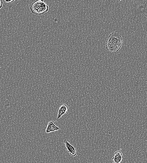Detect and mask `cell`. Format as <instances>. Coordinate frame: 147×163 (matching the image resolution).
<instances>
[{"label": "cell", "mask_w": 147, "mask_h": 163, "mask_svg": "<svg viewBox=\"0 0 147 163\" xmlns=\"http://www.w3.org/2000/svg\"><path fill=\"white\" fill-rule=\"evenodd\" d=\"M30 9L33 14L41 15L48 11L49 7L43 1L37 0L32 3Z\"/></svg>", "instance_id": "1"}, {"label": "cell", "mask_w": 147, "mask_h": 163, "mask_svg": "<svg viewBox=\"0 0 147 163\" xmlns=\"http://www.w3.org/2000/svg\"><path fill=\"white\" fill-rule=\"evenodd\" d=\"M106 42L122 46L123 40L122 37L118 33L112 32L110 34Z\"/></svg>", "instance_id": "2"}, {"label": "cell", "mask_w": 147, "mask_h": 163, "mask_svg": "<svg viewBox=\"0 0 147 163\" xmlns=\"http://www.w3.org/2000/svg\"><path fill=\"white\" fill-rule=\"evenodd\" d=\"M70 141L68 139H65L64 144L70 155L75 157L77 155V150L70 144Z\"/></svg>", "instance_id": "3"}, {"label": "cell", "mask_w": 147, "mask_h": 163, "mask_svg": "<svg viewBox=\"0 0 147 163\" xmlns=\"http://www.w3.org/2000/svg\"><path fill=\"white\" fill-rule=\"evenodd\" d=\"M60 128L55 125V122L53 120L48 122L47 127L45 130L46 133L48 134L50 132L57 131Z\"/></svg>", "instance_id": "4"}, {"label": "cell", "mask_w": 147, "mask_h": 163, "mask_svg": "<svg viewBox=\"0 0 147 163\" xmlns=\"http://www.w3.org/2000/svg\"><path fill=\"white\" fill-rule=\"evenodd\" d=\"M106 49L111 52H118L122 46L113 44L109 43H106Z\"/></svg>", "instance_id": "5"}, {"label": "cell", "mask_w": 147, "mask_h": 163, "mask_svg": "<svg viewBox=\"0 0 147 163\" xmlns=\"http://www.w3.org/2000/svg\"><path fill=\"white\" fill-rule=\"evenodd\" d=\"M123 154L120 151L116 152L112 159L113 163H120L122 160Z\"/></svg>", "instance_id": "6"}, {"label": "cell", "mask_w": 147, "mask_h": 163, "mask_svg": "<svg viewBox=\"0 0 147 163\" xmlns=\"http://www.w3.org/2000/svg\"><path fill=\"white\" fill-rule=\"evenodd\" d=\"M68 108V106L65 104H63L60 106L57 115V119L61 118L63 115L67 113Z\"/></svg>", "instance_id": "7"}, {"label": "cell", "mask_w": 147, "mask_h": 163, "mask_svg": "<svg viewBox=\"0 0 147 163\" xmlns=\"http://www.w3.org/2000/svg\"><path fill=\"white\" fill-rule=\"evenodd\" d=\"M3 3L1 0H0V10H1L2 7Z\"/></svg>", "instance_id": "8"}, {"label": "cell", "mask_w": 147, "mask_h": 163, "mask_svg": "<svg viewBox=\"0 0 147 163\" xmlns=\"http://www.w3.org/2000/svg\"><path fill=\"white\" fill-rule=\"evenodd\" d=\"M15 1L14 0H13V1H6V0H5V1H4V2L5 3H12L13 2H14Z\"/></svg>", "instance_id": "9"}]
</instances>
